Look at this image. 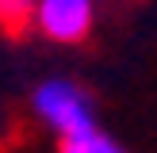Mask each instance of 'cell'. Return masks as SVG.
I'll use <instances>...</instances> for the list:
<instances>
[{"label": "cell", "instance_id": "cell-1", "mask_svg": "<svg viewBox=\"0 0 157 153\" xmlns=\"http://www.w3.org/2000/svg\"><path fill=\"white\" fill-rule=\"evenodd\" d=\"M35 115L54 130L58 138H77L96 130V111H92V96L69 76H50L35 88L31 96Z\"/></svg>", "mask_w": 157, "mask_h": 153}, {"label": "cell", "instance_id": "cell-2", "mask_svg": "<svg viewBox=\"0 0 157 153\" xmlns=\"http://www.w3.org/2000/svg\"><path fill=\"white\" fill-rule=\"evenodd\" d=\"M96 19V4L92 0H38L35 8V27L42 31L50 42H84Z\"/></svg>", "mask_w": 157, "mask_h": 153}, {"label": "cell", "instance_id": "cell-3", "mask_svg": "<svg viewBox=\"0 0 157 153\" xmlns=\"http://www.w3.org/2000/svg\"><path fill=\"white\" fill-rule=\"evenodd\" d=\"M61 153H127L111 134L104 130H88V134H77V138H61Z\"/></svg>", "mask_w": 157, "mask_h": 153}, {"label": "cell", "instance_id": "cell-4", "mask_svg": "<svg viewBox=\"0 0 157 153\" xmlns=\"http://www.w3.org/2000/svg\"><path fill=\"white\" fill-rule=\"evenodd\" d=\"M38 0H0V27L4 31H23L35 23Z\"/></svg>", "mask_w": 157, "mask_h": 153}]
</instances>
